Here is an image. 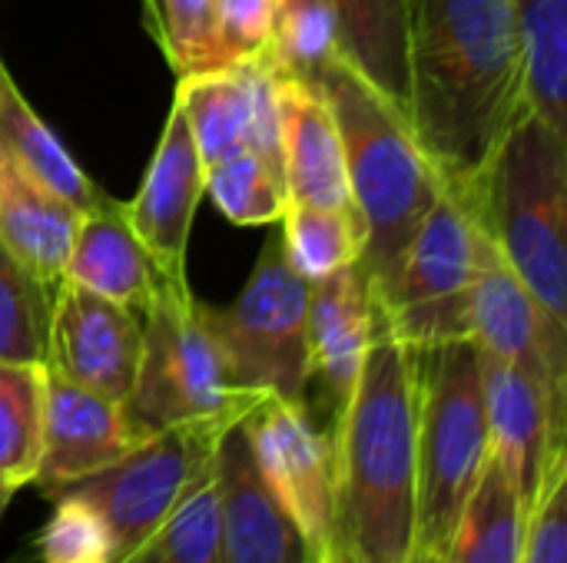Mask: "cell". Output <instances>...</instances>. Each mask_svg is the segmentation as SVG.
Returning <instances> with one entry per match:
<instances>
[{
	"label": "cell",
	"instance_id": "obj_1",
	"mask_svg": "<svg viewBox=\"0 0 567 563\" xmlns=\"http://www.w3.org/2000/svg\"><path fill=\"white\" fill-rule=\"evenodd\" d=\"M402 113L442 186L472 192L525 113L512 0H405Z\"/></svg>",
	"mask_w": 567,
	"mask_h": 563
},
{
	"label": "cell",
	"instance_id": "obj_2",
	"mask_svg": "<svg viewBox=\"0 0 567 563\" xmlns=\"http://www.w3.org/2000/svg\"><path fill=\"white\" fill-rule=\"evenodd\" d=\"M415 352L375 315L359 382L332 425V563L415 557Z\"/></svg>",
	"mask_w": 567,
	"mask_h": 563
},
{
	"label": "cell",
	"instance_id": "obj_3",
	"mask_svg": "<svg viewBox=\"0 0 567 563\" xmlns=\"http://www.w3.org/2000/svg\"><path fill=\"white\" fill-rule=\"evenodd\" d=\"M309 83L326 100L342 139L349 199L365 229L355 269L375 285L409 249L442 192V179L412 136L402 106L372 86L346 56L329 60Z\"/></svg>",
	"mask_w": 567,
	"mask_h": 563
},
{
	"label": "cell",
	"instance_id": "obj_4",
	"mask_svg": "<svg viewBox=\"0 0 567 563\" xmlns=\"http://www.w3.org/2000/svg\"><path fill=\"white\" fill-rule=\"evenodd\" d=\"M535 299L567 335V136L522 113L472 192H458Z\"/></svg>",
	"mask_w": 567,
	"mask_h": 563
},
{
	"label": "cell",
	"instance_id": "obj_5",
	"mask_svg": "<svg viewBox=\"0 0 567 563\" xmlns=\"http://www.w3.org/2000/svg\"><path fill=\"white\" fill-rule=\"evenodd\" d=\"M412 352L419 385L415 554L442 557L488 461L482 352L475 338H452Z\"/></svg>",
	"mask_w": 567,
	"mask_h": 563
},
{
	"label": "cell",
	"instance_id": "obj_6",
	"mask_svg": "<svg viewBox=\"0 0 567 563\" xmlns=\"http://www.w3.org/2000/svg\"><path fill=\"white\" fill-rule=\"evenodd\" d=\"M266 395L236 385L193 289L163 285L143 312V348L130 398V428L146 438L179 425L229 428Z\"/></svg>",
	"mask_w": 567,
	"mask_h": 563
},
{
	"label": "cell",
	"instance_id": "obj_7",
	"mask_svg": "<svg viewBox=\"0 0 567 563\" xmlns=\"http://www.w3.org/2000/svg\"><path fill=\"white\" fill-rule=\"evenodd\" d=\"M482 222L465 196L442 186L395 269L369 285L385 329L409 348L472 338V285Z\"/></svg>",
	"mask_w": 567,
	"mask_h": 563
},
{
	"label": "cell",
	"instance_id": "obj_8",
	"mask_svg": "<svg viewBox=\"0 0 567 563\" xmlns=\"http://www.w3.org/2000/svg\"><path fill=\"white\" fill-rule=\"evenodd\" d=\"M309 299L312 285L289 265L282 239L272 236L233 305L216 309L199 302L236 385L306 405Z\"/></svg>",
	"mask_w": 567,
	"mask_h": 563
},
{
	"label": "cell",
	"instance_id": "obj_9",
	"mask_svg": "<svg viewBox=\"0 0 567 563\" xmlns=\"http://www.w3.org/2000/svg\"><path fill=\"white\" fill-rule=\"evenodd\" d=\"M223 431L216 425H179L146 435L110 468L53 494H76L93 504L113 538V563L130 561L173 514L199 471L209 468Z\"/></svg>",
	"mask_w": 567,
	"mask_h": 563
},
{
	"label": "cell",
	"instance_id": "obj_10",
	"mask_svg": "<svg viewBox=\"0 0 567 563\" xmlns=\"http://www.w3.org/2000/svg\"><path fill=\"white\" fill-rule=\"evenodd\" d=\"M472 338L492 358L522 368L551 402L555 421L567 418V335H558L535 299L482 229L478 272L472 285Z\"/></svg>",
	"mask_w": 567,
	"mask_h": 563
},
{
	"label": "cell",
	"instance_id": "obj_11",
	"mask_svg": "<svg viewBox=\"0 0 567 563\" xmlns=\"http://www.w3.org/2000/svg\"><path fill=\"white\" fill-rule=\"evenodd\" d=\"M246 431L266 484L332 561V435L316 425L309 405L276 395L246 415Z\"/></svg>",
	"mask_w": 567,
	"mask_h": 563
},
{
	"label": "cell",
	"instance_id": "obj_12",
	"mask_svg": "<svg viewBox=\"0 0 567 563\" xmlns=\"http://www.w3.org/2000/svg\"><path fill=\"white\" fill-rule=\"evenodd\" d=\"M143 348V315L76 282H60L50 309L47 372L126 402Z\"/></svg>",
	"mask_w": 567,
	"mask_h": 563
},
{
	"label": "cell",
	"instance_id": "obj_13",
	"mask_svg": "<svg viewBox=\"0 0 567 563\" xmlns=\"http://www.w3.org/2000/svg\"><path fill=\"white\" fill-rule=\"evenodd\" d=\"M213 481L226 563H332L302 534L266 484L246 418L219 435L213 451Z\"/></svg>",
	"mask_w": 567,
	"mask_h": 563
},
{
	"label": "cell",
	"instance_id": "obj_14",
	"mask_svg": "<svg viewBox=\"0 0 567 563\" xmlns=\"http://www.w3.org/2000/svg\"><path fill=\"white\" fill-rule=\"evenodd\" d=\"M173 103H179L193 129L203 166H213L239 149H256L282 166L276 73L262 56L179 76Z\"/></svg>",
	"mask_w": 567,
	"mask_h": 563
},
{
	"label": "cell",
	"instance_id": "obj_15",
	"mask_svg": "<svg viewBox=\"0 0 567 563\" xmlns=\"http://www.w3.org/2000/svg\"><path fill=\"white\" fill-rule=\"evenodd\" d=\"M203 179H206V166L199 159L193 129L179 103H173L159 146L140 183V192L123 206L143 249L153 256L163 279L176 289H189L186 246H189L196 206L206 196Z\"/></svg>",
	"mask_w": 567,
	"mask_h": 563
},
{
	"label": "cell",
	"instance_id": "obj_16",
	"mask_svg": "<svg viewBox=\"0 0 567 563\" xmlns=\"http://www.w3.org/2000/svg\"><path fill=\"white\" fill-rule=\"evenodd\" d=\"M136 441L143 438L130 428L123 402L47 372L40 461L33 478L47 494L110 468Z\"/></svg>",
	"mask_w": 567,
	"mask_h": 563
},
{
	"label": "cell",
	"instance_id": "obj_17",
	"mask_svg": "<svg viewBox=\"0 0 567 563\" xmlns=\"http://www.w3.org/2000/svg\"><path fill=\"white\" fill-rule=\"evenodd\" d=\"M482 385L488 411V451L532 511L548 471L565 458V428L555 421L551 402L538 382L485 352Z\"/></svg>",
	"mask_w": 567,
	"mask_h": 563
},
{
	"label": "cell",
	"instance_id": "obj_18",
	"mask_svg": "<svg viewBox=\"0 0 567 563\" xmlns=\"http://www.w3.org/2000/svg\"><path fill=\"white\" fill-rule=\"evenodd\" d=\"M276 110L289 202L329 209L352 206L342 139L319 90L312 83L276 73Z\"/></svg>",
	"mask_w": 567,
	"mask_h": 563
},
{
	"label": "cell",
	"instance_id": "obj_19",
	"mask_svg": "<svg viewBox=\"0 0 567 563\" xmlns=\"http://www.w3.org/2000/svg\"><path fill=\"white\" fill-rule=\"evenodd\" d=\"M372 325H375V312L369 299V282L362 279L355 265L312 282L309 385L319 382L322 395L329 398L332 425L359 382V372L372 342Z\"/></svg>",
	"mask_w": 567,
	"mask_h": 563
},
{
	"label": "cell",
	"instance_id": "obj_20",
	"mask_svg": "<svg viewBox=\"0 0 567 563\" xmlns=\"http://www.w3.org/2000/svg\"><path fill=\"white\" fill-rule=\"evenodd\" d=\"M63 279L140 315L153 295L169 285L133 232L126 206L113 196H106L96 209L80 212Z\"/></svg>",
	"mask_w": 567,
	"mask_h": 563
},
{
	"label": "cell",
	"instance_id": "obj_21",
	"mask_svg": "<svg viewBox=\"0 0 567 563\" xmlns=\"http://www.w3.org/2000/svg\"><path fill=\"white\" fill-rule=\"evenodd\" d=\"M80 209L27 176L0 153V246L56 295L73 246Z\"/></svg>",
	"mask_w": 567,
	"mask_h": 563
},
{
	"label": "cell",
	"instance_id": "obj_22",
	"mask_svg": "<svg viewBox=\"0 0 567 563\" xmlns=\"http://www.w3.org/2000/svg\"><path fill=\"white\" fill-rule=\"evenodd\" d=\"M0 153L80 212L96 209L106 199V192L76 166V159L53 136V129L23 100L3 60H0Z\"/></svg>",
	"mask_w": 567,
	"mask_h": 563
},
{
	"label": "cell",
	"instance_id": "obj_23",
	"mask_svg": "<svg viewBox=\"0 0 567 563\" xmlns=\"http://www.w3.org/2000/svg\"><path fill=\"white\" fill-rule=\"evenodd\" d=\"M525 110L567 136V0H512Z\"/></svg>",
	"mask_w": 567,
	"mask_h": 563
},
{
	"label": "cell",
	"instance_id": "obj_24",
	"mask_svg": "<svg viewBox=\"0 0 567 563\" xmlns=\"http://www.w3.org/2000/svg\"><path fill=\"white\" fill-rule=\"evenodd\" d=\"M528 534V508L508 481L505 468L492 458L455 524L442 563H522Z\"/></svg>",
	"mask_w": 567,
	"mask_h": 563
},
{
	"label": "cell",
	"instance_id": "obj_25",
	"mask_svg": "<svg viewBox=\"0 0 567 563\" xmlns=\"http://www.w3.org/2000/svg\"><path fill=\"white\" fill-rule=\"evenodd\" d=\"M342 56L392 103H405V0H329Z\"/></svg>",
	"mask_w": 567,
	"mask_h": 563
},
{
	"label": "cell",
	"instance_id": "obj_26",
	"mask_svg": "<svg viewBox=\"0 0 567 563\" xmlns=\"http://www.w3.org/2000/svg\"><path fill=\"white\" fill-rule=\"evenodd\" d=\"M282 249L289 265L312 285L329 279L349 265H359L365 229L355 206L329 209V206H302L289 202L282 212Z\"/></svg>",
	"mask_w": 567,
	"mask_h": 563
},
{
	"label": "cell",
	"instance_id": "obj_27",
	"mask_svg": "<svg viewBox=\"0 0 567 563\" xmlns=\"http://www.w3.org/2000/svg\"><path fill=\"white\" fill-rule=\"evenodd\" d=\"M203 189L216 202V209L236 226L279 222L289 206L282 166H276L256 149H239L206 166Z\"/></svg>",
	"mask_w": 567,
	"mask_h": 563
},
{
	"label": "cell",
	"instance_id": "obj_28",
	"mask_svg": "<svg viewBox=\"0 0 567 563\" xmlns=\"http://www.w3.org/2000/svg\"><path fill=\"white\" fill-rule=\"evenodd\" d=\"M123 563H226L213 461L186 488L159 531Z\"/></svg>",
	"mask_w": 567,
	"mask_h": 563
},
{
	"label": "cell",
	"instance_id": "obj_29",
	"mask_svg": "<svg viewBox=\"0 0 567 563\" xmlns=\"http://www.w3.org/2000/svg\"><path fill=\"white\" fill-rule=\"evenodd\" d=\"M43 365L0 362V475L17 488L37 478L43 428Z\"/></svg>",
	"mask_w": 567,
	"mask_h": 563
},
{
	"label": "cell",
	"instance_id": "obj_30",
	"mask_svg": "<svg viewBox=\"0 0 567 563\" xmlns=\"http://www.w3.org/2000/svg\"><path fill=\"white\" fill-rule=\"evenodd\" d=\"M342 56L339 17L329 0H282L276 33L262 60L292 80L309 83L329 60Z\"/></svg>",
	"mask_w": 567,
	"mask_h": 563
},
{
	"label": "cell",
	"instance_id": "obj_31",
	"mask_svg": "<svg viewBox=\"0 0 567 563\" xmlns=\"http://www.w3.org/2000/svg\"><path fill=\"white\" fill-rule=\"evenodd\" d=\"M53 295L0 246V362L47 365Z\"/></svg>",
	"mask_w": 567,
	"mask_h": 563
},
{
	"label": "cell",
	"instance_id": "obj_32",
	"mask_svg": "<svg viewBox=\"0 0 567 563\" xmlns=\"http://www.w3.org/2000/svg\"><path fill=\"white\" fill-rule=\"evenodd\" d=\"M282 0H213L209 70L259 60L276 33Z\"/></svg>",
	"mask_w": 567,
	"mask_h": 563
},
{
	"label": "cell",
	"instance_id": "obj_33",
	"mask_svg": "<svg viewBox=\"0 0 567 563\" xmlns=\"http://www.w3.org/2000/svg\"><path fill=\"white\" fill-rule=\"evenodd\" d=\"M213 0H146V27L176 76L209 70Z\"/></svg>",
	"mask_w": 567,
	"mask_h": 563
},
{
	"label": "cell",
	"instance_id": "obj_34",
	"mask_svg": "<svg viewBox=\"0 0 567 563\" xmlns=\"http://www.w3.org/2000/svg\"><path fill=\"white\" fill-rule=\"evenodd\" d=\"M56 508L40 534V563H113V538L96 514L76 494H53Z\"/></svg>",
	"mask_w": 567,
	"mask_h": 563
},
{
	"label": "cell",
	"instance_id": "obj_35",
	"mask_svg": "<svg viewBox=\"0 0 567 563\" xmlns=\"http://www.w3.org/2000/svg\"><path fill=\"white\" fill-rule=\"evenodd\" d=\"M565 475L567 458H561L548 471V478L542 484V494L528 511V534H525V557H522V563H567Z\"/></svg>",
	"mask_w": 567,
	"mask_h": 563
},
{
	"label": "cell",
	"instance_id": "obj_36",
	"mask_svg": "<svg viewBox=\"0 0 567 563\" xmlns=\"http://www.w3.org/2000/svg\"><path fill=\"white\" fill-rule=\"evenodd\" d=\"M13 491H17V484H13L10 478H3V475H0V514H3V508L10 504Z\"/></svg>",
	"mask_w": 567,
	"mask_h": 563
},
{
	"label": "cell",
	"instance_id": "obj_37",
	"mask_svg": "<svg viewBox=\"0 0 567 563\" xmlns=\"http://www.w3.org/2000/svg\"><path fill=\"white\" fill-rule=\"evenodd\" d=\"M412 563H442V557H435V554H415Z\"/></svg>",
	"mask_w": 567,
	"mask_h": 563
}]
</instances>
